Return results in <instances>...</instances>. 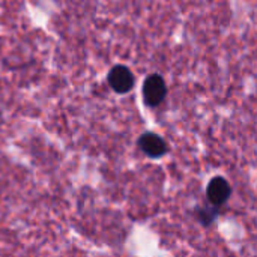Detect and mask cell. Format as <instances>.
I'll use <instances>...</instances> for the list:
<instances>
[{"label": "cell", "instance_id": "cell-1", "mask_svg": "<svg viewBox=\"0 0 257 257\" xmlns=\"http://www.w3.org/2000/svg\"><path fill=\"white\" fill-rule=\"evenodd\" d=\"M167 95V86L160 74H151L143 83V99L149 107H158Z\"/></svg>", "mask_w": 257, "mask_h": 257}, {"label": "cell", "instance_id": "cell-2", "mask_svg": "<svg viewBox=\"0 0 257 257\" xmlns=\"http://www.w3.org/2000/svg\"><path fill=\"white\" fill-rule=\"evenodd\" d=\"M108 84L116 93H128L134 87V75L130 68L116 65L108 72Z\"/></svg>", "mask_w": 257, "mask_h": 257}, {"label": "cell", "instance_id": "cell-3", "mask_svg": "<svg viewBox=\"0 0 257 257\" xmlns=\"http://www.w3.org/2000/svg\"><path fill=\"white\" fill-rule=\"evenodd\" d=\"M139 148L142 149V152H145L151 158H161L169 151L167 142L155 133L142 134L139 139Z\"/></svg>", "mask_w": 257, "mask_h": 257}, {"label": "cell", "instance_id": "cell-4", "mask_svg": "<svg viewBox=\"0 0 257 257\" xmlns=\"http://www.w3.org/2000/svg\"><path fill=\"white\" fill-rule=\"evenodd\" d=\"M232 194V187L230 184L221 178V176H215L214 179H211V182L208 184V188H206V197H208V202L214 206H223L229 197Z\"/></svg>", "mask_w": 257, "mask_h": 257}, {"label": "cell", "instance_id": "cell-5", "mask_svg": "<svg viewBox=\"0 0 257 257\" xmlns=\"http://www.w3.org/2000/svg\"><path fill=\"white\" fill-rule=\"evenodd\" d=\"M218 212H220V208L218 206H214V205L206 206V208L205 206L203 208H197L196 209V218L203 226H209V224H212V221L215 220V217L218 215Z\"/></svg>", "mask_w": 257, "mask_h": 257}]
</instances>
